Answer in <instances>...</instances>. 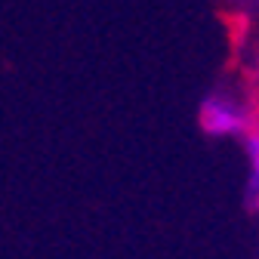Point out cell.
Returning a JSON list of instances; mask_svg holds the SVG:
<instances>
[{
  "label": "cell",
  "instance_id": "obj_1",
  "mask_svg": "<svg viewBox=\"0 0 259 259\" xmlns=\"http://www.w3.org/2000/svg\"><path fill=\"white\" fill-rule=\"evenodd\" d=\"M198 120L204 126V133L213 139H244L253 130L250 108L225 90H213L210 96H204V102L198 108Z\"/></svg>",
  "mask_w": 259,
  "mask_h": 259
},
{
  "label": "cell",
  "instance_id": "obj_2",
  "mask_svg": "<svg viewBox=\"0 0 259 259\" xmlns=\"http://www.w3.org/2000/svg\"><path fill=\"white\" fill-rule=\"evenodd\" d=\"M244 154H247V207L259 210V130L253 126L244 136Z\"/></svg>",
  "mask_w": 259,
  "mask_h": 259
}]
</instances>
